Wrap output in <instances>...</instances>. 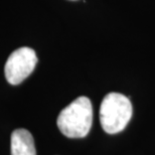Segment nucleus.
I'll return each mask as SVG.
<instances>
[{
  "label": "nucleus",
  "instance_id": "obj_1",
  "mask_svg": "<svg viewBox=\"0 0 155 155\" xmlns=\"http://www.w3.org/2000/svg\"><path fill=\"white\" fill-rule=\"evenodd\" d=\"M93 122V107L89 98L81 96L61 110L57 124L60 131L69 138L88 135Z\"/></svg>",
  "mask_w": 155,
  "mask_h": 155
},
{
  "label": "nucleus",
  "instance_id": "obj_2",
  "mask_svg": "<svg viewBox=\"0 0 155 155\" xmlns=\"http://www.w3.org/2000/svg\"><path fill=\"white\" fill-rule=\"evenodd\" d=\"M132 117V105L126 96L109 93L100 107L102 128L108 134H116L125 129Z\"/></svg>",
  "mask_w": 155,
  "mask_h": 155
},
{
  "label": "nucleus",
  "instance_id": "obj_3",
  "mask_svg": "<svg viewBox=\"0 0 155 155\" xmlns=\"http://www.w3.org/2000/svg\"><path fill=\"white\" fill-rule=\"evenodd\" d=\"M38 64V57L32 48L23 46L9 55L5 64L4 72L7 82L11 85H19L33 72Z\"/></svg>",
  "mask_w": 155,
  "mask_h": 155
},
{
  "label": "nucleus",
  "instance_id": "obj_4",
  "mask_svg": "<svg viewBox=\"0 0 155 155\" xmlns=\"http://www.w3.org/2000/svg\"><path fill=\"white\" fill-rule=\"evenodd\" d=\"M11 155H36L32 135L26 129H16L10 140Z\"/></svg>",
  "mask_w": 155,
  "mask_h": 155
}]
</instances>
